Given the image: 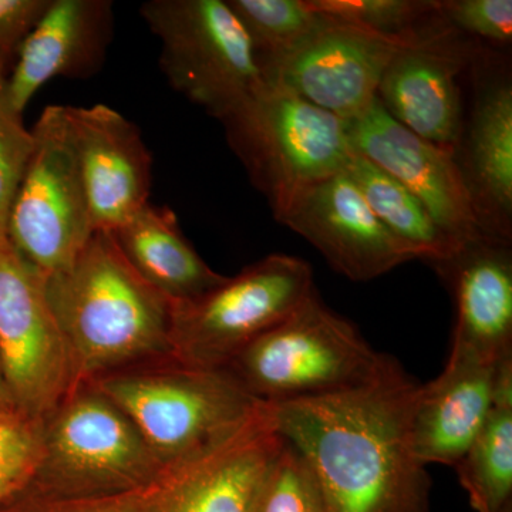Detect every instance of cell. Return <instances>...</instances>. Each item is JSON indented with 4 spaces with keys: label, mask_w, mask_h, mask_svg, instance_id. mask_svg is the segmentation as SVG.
<instances>
[{
    "label": "cell",
    "mask_w": 512,
    "mask_h": 512,
    "mask_svg": "<svg viewBox=\"0 0 512 512\" xmlns=\"http://www.w3.org/2000/svg\"><path fill=\"white\" fill-rule=\"evenodd\" d=\"M417 384L387 356L365 386L268 403L276 430L301 454L328 512H429L430 476L409 437Z\"/></svg>",
    "instance_id": "obj_1"
},
{
    "label": "cell",
    "mask_w": 512,
    "mask_h": 512,
    "mask_svg": "<svg viewBox=\"0 0 512 512\" xmlns=\"http://www.w3.org/2000/svg\"><path fill=\"white\" fill-rule=\"evenodd\" d=\"M77 387L124 367L173 357V302L141 278L110 232L96 231L73 264L45 276Z\"/></svg>",
    "instance_id": "obj_2"
},
{
    "label": "cell",
    "mask_w": 512,
    "mask_h": 512,
    "mask_svg": "<svg viewBox=\"0 0 512 512\" xmlns=\"http://www.w3.org/2000/svg\"><path fill=\"white\" fill-rule=\"evenodd\" d=\"M386 360L315 291L241 350L225 370L255 400L278 404L365 386Z\"/></svg>",
    "instance_id": "obj_3"
},
{
    "label": "cell",
    "mask_w": 512,
    "mask_h": 512,
    "mask_svg": "<svg viewBox=\"0 0 512 512\" xmlns=\"http://www.w3.org/2000/svg\"><path fill=\"white\" fill-rule=\"evenodd\" d=\"M221 123L276 220L302 192L342 171L353 151L342 120L265 83Z\"/></svg>",
    "instance_id": "obj_4"
},
{
    "label": "cell",
    "mask_w": 512,
    "mask_h": 512,
    "mask_svg": "<svg viewBox=\"0 0 512 512\" xmlns=\"http://www.w3.org/2000/svg\"><path fill=\"white\" fill-rule=\"evenodd\" d=\"M89 383L127 414L164 466L220 436L259 402L228 370L185 365L173 357Z\"/></svg>",
    "instance_id": "obj_5"
},
{
    "label": "cell",
    "mask_w": 512,
    "mask_h": 512,
    "mask_svg": "<svg viewBox=\"0 0 512 512\" xmlns=\"http://www.w3.org/2000/svg\"><path fill=\"white\" fill-rule=\"evenodd\" d=\"M127 414L90 383L43 420V448L30 490L100 495L134 490L163 470Z\"/></svg>",
    "instance_id": "obj_6"
},
{
    "label": "cell",
    "mask_w": 512,
    "mask_h": 512,
    "mask_svg": "<svg viewBox=\"0 0 512 512\" xmlns=\"http://www.w3.org/2000/svg\"><path fill=\"white\" fill-rule=\"evenodd\" d=\"M140 12L160 40L168 83L215 119L264 86L254 46L227 0H150Z\"/></svg>",
    "instance_id": "obj_7"
},
{
    "label": "cell",
    "mask_w": 512,
    "mask_h": 512,
    "mask_svg": "<svg viewBox=\"0 0 512 512\" xmlns=\"http://www.w3.org/2000/svg\"><path fill=\"white\" fill-rule=\"evenodd\" d=\"M313 292L308 262L284 254L265 256L204 295L173 303V359L202 369H225Z\"/></svg>",
    "instance_id": "obj_8"
},
{
    "label": "cell",
    "mask_w": 512,
    "mask_h": 512,
    "mask_svg": "<svg viewBox=\"0 0 512 512\" xmlns=\"http://www.w3.org/2000/svg\"><path fill=\"white\" fill-rule=\"evenodd\" d=\"M32 134V156L10 205L6 238L49 276L73 264L94 228L64 106L45 107Z\"/></svg>",
    "instance_id": "obj_9"
},
{
    "label": "cell",
    "mask_w": 512,
    "mask_h": 512,
    "mask_svg": "<svg viewBox=\"0 0 512 512\" xmlns=\"http://www.w3.org/2000/svg\"><path fill=\"white\" fill-rule=\"evenodd\" d=\"M0 366L16 409L46 419L77 389L45 275L0 239Z\"/></svg>",
    "instance_id": "obj_10"
},
{
    "label": "cell",
    "mask_w": 512,
    "mask_h": 512,
    "mask_svg": "<svg viewBox=\"0 0 512 512\" xmlns=\"http://www.w3.org/2000/svg\"><path fill=\"white\" fill-rule=\"evenodd\" d=\"M268 403L207 444L165 464L148 484L153 512H252L284 447Z\"/></svg>",
    "instance_id": "obj_11"
},
{
    "label": "cell",
    "mask_w": 512,
    "mask_h": 512,
    "mask_svg": "<svg viewBox=\"0 0 512 512\" xmlns=\"http://www.w3.org/2000/svg\"><path fill=\"white\" fill-rule=\"evenodd\" d=\"M402 47L407 46L323 16L292 49L262 66V77L268 86L348 123L375 101L383 74Z\"/></svg>",
    "instance_id": "obj_12"
},
{
    "label": "cell",
    "mask_w": 512,
    "mask_h": 512,
    "mask_svg": "<svg viewBox=\"0 0 512 512\" xmlns=\"http://www.w3.org/2000/svg\"><path fill=\"white\" fill-rule=\"evenodd\" d=\"M345 127L352 150L412 192L448 237L460 245L484 237L454 151L397 123L377 97Z\"/></svg>",
    "instance_id": "obj_13"
},
{
    "label": "cell",
    "mask_w": 512,
    "mask_h": 512,
    "mask_svg": "<svg viewBox=\"0 0 512 512\" xmlns=\"http://www.w3.org/2000/svg\"><path fill=\"white\" fill-rule=\"evenodd\" d=\"M276 221L311 242L350 281H373L416 259L373 214L345 170L302 192Z\"/></svg>",
    "instance_id": "obj_14"
},
{
    "label": "cell",
    "mask_w": 512,
    "mask_h": 512,
    "mask_svg": "<svg viewBox=\"0 0 512 512\" xmlns=\"http://www.w3.org/2000/svg\"><path fill=\"white\" fill-rule=\"evenodd\" d=\"M94 232H111L150 202L153 157L141 131L106 104L64 106Z\"/></svg>",
    "instance_id": "obj_15"
},
{
    "label": "cell",
    "mask_w": 512,
    "mask_h": 512,
    "mask_svg": "<svg viewBox=\"0 0 512 512\" xmlns=\"http://www.w3.org/2000/svg\"><path fill=\"white\" fill-rule=\"evenodd\" d=\"M474 103L456 160L484 237L512 235V83L504 63L473 57Z\"/></svg>",
    "instance_id": "obj_16"
},
{
    "label": "cell",
    "mask_w": 512,
    "mask_h": 512,
    "mask_svg": "<svg viewBox=\"0 0 512 512\" xmlns=\"http://www.w3.org/2000/svg\"><path fill=\"white\" fill-rule=\"evenodd\" d=\"M473 52L453 30L402 47L383 74L377 99L407 130L456 153L464 127L458 76Z\"/></svg>",
    "instance_id": "obj_17"
},
{
    "label": "cell",
    "mask_w": 512,
    "mask_h": 512,
    "mask_svg": "<svg viewBox=\"0 0 512 512\" xmlns=\"http://www.w3.org/2000/svg\"><path fill=\"white\" fill-rule=\"evenodd\" d=\"M113 32L110 0H50L16 55L8 77L10 103L23 114L50 80L86 79L99 73Z\"/></svg>",
    "instance_id": "obj_18"
},
{
    "label": "cell",
    "mask_w": 512,
    "mask_h": 512,
    "mask_svg": "<svg viewBox=\"0 0 512 512\" xmlns=\"http://www.w3.org/2000/svg\"><path fill=\"white\" fill-rule=\"evenodd\" d=\"M456 302L451 349L488 363L512 353L510 242L481 237L446 261L431 264Z\"/></svg>",
    "instance_id": "obj_19"
},
{
    "label": "cell",
    "mask_w": 512,
    "mask_h": 512,
    "mask_svg": "<svg viewBox=\"0 0 512 512\" xmlns=\"http://www.w3.org/2000/svg\"><path fill=\"white\" fill-rule=\"evenodd\" d=\"M495 365L451 349L443 372L417 384L409 437L423 466L456 467L467 453L493 403Z\"/></svg>",
    "instance_id": "obj_20"
},
{
    "label": "cell",
    "mask_w": 512,
    "mask_h": 512,
    "mask_svg": "<svg viewBox=\"0 0 512 512\" xmlns=\"http://www.w3.org/2000/svg\"><path fill=\"white\" fill-rule=\"evenodd\" d=\"M110 234L141 278L173 303L198 298L227 278L205 264L170 208L148 202Z\"/></svg>",
    "instance_id": "obj_21"
},
{
    "label": "cell",
    "mask_w": 512,
    "mask_h": 512,
    "mask_svg": "<svg viewBox=\"0 0 512 512\" xmlns=\"http://www.w3.org/2000/svg\"><path fill=\"white\" fill-rule=\"evenodd\" d=\"M454 468L474 511L512 507V353L495 365L490 412Z\"/></svg>",
    "instance_id": "obj_22"
},
{
    "label": "cell",
    "mask_w": 512,
    "mask_h": 512,
    "mask_svg": "<svg viewBox=\"0 0 512 512\" xmlns=\"http://www.w3.org/2000/svg\"><path fill=\"white\" fill-rule=\"evenodd\" d=\"M343 170L362 192L373 214L409 247L416 259L436 264L463 247L441 231L412 192L372 161L352 151Z\"/></svg>",
    "instance_id": "obj_23"
},
{
    "label": "cell",
    "mask_w": 512,
    "mask_h": 512,
    "mask_svg": "<svg viewBox=\"0 0 512 512\" xmlns=\"http://www.w3.org/2000/svg\"><path fill=\"white\" fill-rule=\"evenodd\" d=\"M313 12L402 46L450 32L430 0H306Z\"/></svg>",
    "instance_id": "obj_24"
},
{
    "label": "cell",
    "mask_w": 512,
    "mask_h": 512,
    "mask_svg": "<svg viewBox=\"0 0 512 512\" xmlns=\"http://www.w3.org/2000/svg\"><path fill=\"white\" fill-rule=\"evenodd\" d=\"M251 40L259 66L278 59L322 22L306 0H227Z\"/></svg>",
    "instance_id": "obj_25"
},
{
    "label": "cell",
    "mask_w": 512,
    "mask_h": 512,
    "mask_svg": "<svg viewBox=\"0 0 512 512\" xmlns=\"http://www.w3.org/2000/svg\"><path fill=\"white\" fill-rule=\"evenodd\" d=\"M43 420L19 409L0 412V505L28 490L43 448Z\"/></svg>",
    "instance_id": "obj_26"
},
{
    "label": "cell",
    "mask_w": 512,
    "mask_h": 512,
    "mask_svg": "<svg viewBox=\"0 0 512 512\" xmlns=\"http://www.w3.org/2000/svg\"><path fill=\"white\" fill-rule=\"evenodd\" d=\"M252 512H328L301 454L286 441Z\"/></svg>",
    "instance_id": "obj_27"
},
{
    "label": "cell",
    "mask_w": 512,
    "mask_h": 512,
    "mask_svg": "<svg viewBox=\"0 0 512 512\" xmlns=\"http://www.w3.org/2000/svg\"><path fill=\"white\" fill-rule=\"evenodd\" d=\"M9 63L0 60V235H6L10 205L33 151V134L10 103Z\"/></svg>",
    "instance_id": "obj_28"
},
{
    "label": "cell",
    "mask_w": 512,
    "mask_h": 512,
    "mask_svg": "<svg viewBox=\"0 0 512 512\" xmlns=\"http://www.w3.org/2000/svg\"><path fill=\"white\" fill-rule=\"evenodd\" d=\"M148 484L100 495H55L28 488L0 505V512H153Z\"/></svg>",
    "instance_id": "obj_29"
},
{
    "label": "cell",
    "mask_w": 512,
    "mask_h": 512,
    "mask_svg": "<svg viewBox=\"0 0 512 512\" xmlns=\"http://www.w3.org/2000/svg\"><path fill=\"white\" fill-rule=\"evenodd\" d=\"M440 18L448 29L507 45L512 39L511 0H446Z\"/></svg>",
    "instance_id": "obj_30"
},
{
    "label": "cell",
    "mask_w": 512,
    "mask_h": 512,
    "mask_svg": "<svg viewBox=\"0 0 512 512\" xmlns=\"http://www.w3.org/2000/svg\"><path fill=\"white\" fill-rule=\"evenodd\" d=\"M50 0H0V60L10 63Z\"/></svg>",
    "instance_id": "obj_31"
},
{
    "label": "cell",
    "mask_w": 512,
    "mask_h": 512,
    "mask_svg": "<svg viewBox=\"0 0 512 512\" xmlns=\"http://www.w3.org/2000/svg\"><path fill=\"white\" fill-rule=\"evenodd\" d=\"M16 409L8 386H6L5 377H3L2 366H0V412Z\"/></svg>",
    "instance_id": "obj_32"
},
{
    "label": "cell",
    "mask_w": 512,
    "mask_h": 512,
    "mask_svg": "<svg viewBox=\"0 0 512 512\" xmlns=\"http://www.w3.org/2000/svg\"><path fill=\"white\" fill-rule=\"evenodd\" d=\"M505 512H512V507H511V508H508V510H507V511H505Z\"/></svg>",
    "instance_id": "obj_33"
},
{
    "label": "cell",
    "mask_w": 512,
    "mask_h": 512,
    "mask_svg": "<svg viewBox=\"0 0 512 512\" xmlns=\"http://www.w3.org/2000/svg\"><path fill=\"white\" fill-rule=\"evenodd\" d=\"M3 237H6V235H0V239H2Z\"/></svg>",
    "instance_id": "obj_34"
}]
</instances>
